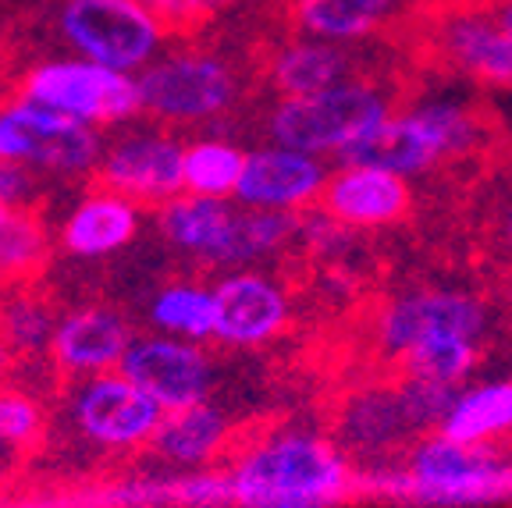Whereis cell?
Listing matches in <instances>:
<instances>
[{"label": "cell", "instance_id": "6da1fadb", "mask_svg": "<svg viewBox=\"0 0 512 508\" xmlns=\"http://www.w3.org/2000/svg\"><path fill=\"white\" fill-rule=\"evenodd\" d=\"M235 508H331L352 484L345 452L317 434H278L232 466Z\"/></svg>", "mask_w": 512, "mask_h": 508}, {"label": "cell", "instance_id": "7a4b0ae2", "mask_svg": "<svg viewBox=\"0 0 512 508\" xmlns=\"http://www.w3.org/2000/svg\"><path fill=\"white\" fill-rule=\"evenodd\" d=\"M360 480L367 491L416 508H477L512 498V462L445 434L416 441L402 469H377Z\"/></svg>", "mask_w": 512, "mask_h": 508}, {"label": "cell", "instance_id": "3957f363", "mask_svg": "<svg viewBox=\"0 0 512 508\" xmlns=\"http://www.w3.org/2000/svg\"><path fill=\"white\" fill-rule=\"evenodd\" d=\"M480 143V121L459 96H424L402 114H388L360 143L342 153V164H367L413 178L448 157H463Z\"/></svg>", "mask_w": 512, "mask_h": 508}, {"label": "cell", "instance_id": "277c9868", "mask_svg": "<svg viewBox=\"0 0 512 508\" xmlns=\"http://www.w3.org/2000/svg\"><path fill=\"white\" fill-rule=\"evenodd\" d=\"M392 114L384 89L367 79H349L313 96L278 100L267 118L274 146L310 153V157H342L352 143H360L374 125Z\"/></svg>", "mask_w": 512, "mask_h": 508}, {"label": "cell", "instance_id": "5b68a950", "mask_svg": "<svg viewBox=\"0 0 512 508\" xmlns=\"http://www.w3.org/2000/svg\"><path fill=\"white\" fill-rule=\"evenodd\" d=\"M57 29L82 61L125 75L143 72L168 32L143 0H64Z\"/></svg>", "mask_w": 512, "mask_h": 508}, {"label": "cell", "instance_id": "8992f818", "mask_svg": "<svg viewBox=\"0 0 512 508\" xmlns=\"http://www.w3.org/2000/svg\"><path fill=\"white\" fill-rule=\"evenodd\" d=\"M136 86L139 111L164 125H200L224 114L239 96L232 64L200 50L153 57L136 75Z\"/></svg>", "mask_w": 512, "mask_h": 508}, {"label": "cell", "instance_id": "52a82bcc", "mask_svg": "<svg viewBox=\"0 0 512 508\" xmlns=\"http://www.w3.org/2000/svg\"><path fill=\"white\" fill-rule=\"evenodd\" d=\"M25 100L50 111L75 118L89 128L125 125L139 111V86L136 75L111 72L104 64L82 61V57H64V61L36 64L22 82Z\"/></svg>", "mask_w": 512, "mask_h": 508}, {"label": "cell", "instance_id": "ba28073f", "mask_svg": "<svg viewBox=\"0 0 512 508\" xmlns=\"http://www.w3.org/2000/svg\"><path fill=\"white\" fill-rule=\"evenodd\" d=\"M160 420L164 409L121 370L82 377L72 391V423L96 448L128 452L150 445Z\"/></svg>", "mask_w": 512, "mask_h": 508}, {"label": "cell", "instance_id": "9c48e42d", "mask_svg": "<svg viewBox=\"0 0 512 508\" xmlns=\"http://www.w3.org/2000/svg\"><path fill=\"white\" fill-rule=\"evenodd\" d=\"M488 327V306L470 292L452 288H424L392 299L377 313L374 334L388 356L399 359L402 352L434 338H470L477 342Z\"/></svg>", "mask_w": 512, "mask_h": 508}, {"label": "cell", "instance_id": "30bf717a", "mask_svg": "<svg viewBox=\"0 0 512 508\" xmlns=\"http://www.w3.org/2000/svg\"><path fill=\"white\" fill-rule=\"evenodd\" d=\"M182 157L185 146L175 135L157 128H132L121 132L111 146H104V157L96 164L100 185L132 203H153L164 207L175 196H182Z\"/></svg>", "mask_w": 512, "mask_h": 508}, {"label": "cell", "instance_id": "8fae6325", "mask_svg": "<svg viewBox=\"0 0 512 508\" xmlns=\"http://www.w3.org/2000/svg\"><path fill=\"white\" fill-rule=\"evenodd\" d=\"M121 374L139 384L164 413L207 402L214 391V359L207 349L168 334L136 338L121 359Z\"/></svg>", "mask_w": 512, "mask_h": 508}, {"label": "cell", "instance_id": "7c38bea8", "mask_svg": "<svg viewBox=\"0 0 512 508\" xmlns=\"http://www.w3.org/2000/svg\"><path fill=\"white\" fill-rule=\"evenodd\" d=\"M288 320L292 295L264 270H228L214 285V342L228 349H256L274 342Z\"/></svg>", "mask_w": 512, "mask_h": 508}, {"label": "cell", "instance_id": "4fadbf2b", "mask_svg": "<svg viewBox=\"0 0 512 508\" xmlns=\"http://www.w3.org/2000/svg\"><path fill=\"white\" fill-rule=\"evenodd\" d=\"M0 114L22 132L32 171L57 178H79L96 171V164L104 157V139H100L96 128L82 125L75 118H64V114L50 111V107L32 104L25 96H15Z\"/></svg>", "mask_w": 512, "mask_h": 508}, {"label": "cell", "instance_id": "5bb4252c", "mask_svg": "<svg viewBox=\"0 0 512 508\" xmlns=\"http://www.w3.org/2000/svg\"><path fill=\"white\" fill-rule=\"evenodd\" d=\"M328 182V167L320 157L288 150V146H260L246 153L235 203L271 214H303L317 203Z\"/></svg>", "mask_w": 512, "mask_h": 508}, {"label": "cell", "instance_id": "9a60e30c", "mask_svg": "<svg viewBox=\"0 0 512 508\" xmlns=\"http://www.w3.org/2000/svg\"><path fill=\"white\" fill-rule=\"evenodd\" d=\"M424 427L416 423L399 384H370L352 391L338 409L335 445L363 459H384L413 445Z\"/></svg>", "mask_w": 512, "mask_h": 508}, {"label": "cell", "instance_id": "2e32d148", "mask_svg": "<svg viewBox=\"0 0 512 508\" xmlns=\"http://www.w3.org/2000/svg\"><path fill=\"white\" fill-rule=\"evenodd\" d=\"M320 203H324V214L335 217L342 228L377 231L392 228L409 214L413 189H409V178L381 171V167L342 164L324 182Z\"/></svg>", "mask_w": 512, "mask_h": 508}, {"label": "cell", "instance_id": "e0dca14e", "mask_svg": "<svg viewBox=\"0 0 512 508\" xmlns=\"http://www.w3.org/2000/svg\"><path fill=\"white\" fill-rule=\"evenodd\" d=\"M132 342L136 338L114 310L82 306V310L57 317V331L47 356L61 366L64 374L96 377L121 370V359L132 349Z\"/></svg>", "mask_w": 512, "mask_h": 508}, {"label": "cell", "instance_id": "ac0fdd59", "mask_svg": "<svg viewBox=\"0 0 512 508\" xmlns=\"http://www.w3.org/2000/svg\"><path fill=\"white\" fill-rule=\"evenodd\" d=\"M438 47L466 79L498 93L512 89V36L495 11H456L438 29Z\"/></svg>", "mask_w": 512, "mask_h": 508}, {"label": "cell", "instance_id": "d6986e66", "mask_svg": "<svg viewBox=\"0 0 512 508\" xmlns=\"http://www.w3.org/2000/svg\"><path fill=\"white\" fill-rule=\"evenodd\" d=\"M139 231V207L111 189L82 196L61 224V246L75 260H104L125 249Z\"/></svg>", "mask_w": 512, "mask_h": 508}, {"label": "cell", "instance_id": "ffe728a7", "mask_svg": "<svg viewBox=\"0 0 512 508\" xmlns=\"http://www.w3.org/2000/svg\"><path fill=\"white\" fill-rule=\"evenodd\" d=\"M100 501L107 508H235V487L228 473L178 469L168 477L121 480Z\"/></svg>", "mask_w": 512, "mask_h": 508}, {"label": "cell", "instance_id": "44dd1931", "mask_svg": "<svg viewBox=\"0 0 512 508\" xmlns=\"http://www.w3.org/2000/svg\"><path fill=\"white\" fill-rule=\"evenodd\" d=\"M232 199H207V196H175L171 203L157 207V224L160 235L171 242L182 253L196 256L203 263H221L224 242H228V231L235 221Z\"/></svg>", "mask_w": 512, "mask_h": 508}, {"label": "cell", "instance_id": "7402d4cb", "mask_svg": "<svg viewBox=\"0 0 512 508\" xmlns=\"http://www.w3.org/2000/svg\"><path fill=\"white\" fill-rule=\"evenodd\" d=\"M228 437H232L228 416L217 405L200 402L178 409V413H164L150 448L160 462H168L175 469H203L224 452Z\"/></svg>", "mask_w": 512, "mask_h": 508}, {"label": "cell", "instance_id": "603a6c76", "mask_svg": "<svg viewBox=\"0 0 512 508\" xmlns=\"http://www.w3.org/2000/svg\"><path fill=\"white\" fill-rule=\"evenodd\" d=\"M349 72V50L342 43L313 40V36L285 43L271 57V86L281 93V100L324 93V89L338 86V82H349Z\"/></svg>", "mask_w": 512, "mask_h": 508}, {"label": "cell", "instance_id": "cb8c5ba5", "mask_svg": "<svg viewBox=\"0 0 512 508\" xmlns=\"http://www.w3.org/2000/svg\"><path fill=\"white\" fill-rule=\"evenodd\" d=\"M438 434L477 448H488L491 441L512 434V381H488L463 388L441 420Z\"/></svg>", "mask_w": 512, "mask_h": 508}, {"label": "cell", "instance_id": "d4e9b609", "mask_svg": "<svg viewBox=\"0 0 512 508\" xmlns=\"http://www.w3.org/2000/svg\"><path fill=\"white\" fill-rule=\"evenodd\" d=\"M395 4L399 0H292V15L306 36L345 47L381 29Z\"/></svg>", "mask_w": 512, "mask_h": 508}, {"label": "cell", "instance_id": "484cf974", "mask_svg": "<svg viewBox=\"0 0 512 508\" xmlns=\"http://www.w3.org/2000/svg\"><path fill=\"white\" fill-rule=\"evenodd\" d=\"M150 324L157 334L182 342H210L214 338V288L200 281H171L150 299Z\"/></svg>", "mask_w": 512, "mask_h": 508}, {"label": "cell", "instance_id": "4316f807", "mask_svg": "<svg viewBox=\"0 0 512 508\" xmlns=\"http://www.w3.org/2000/svg\"><path fill=\"white\" fill-rule=\"evenodd\" d=\"M246 153L228 139H196L182 157V192L207 199H235Z\"/></svg>", "mask_w": 512, "mask_h": 508}, {"label": "cell", "instance_id": "83f0119b", "mask_svg": "<svg viewBox=\"0 0 512 508\" xmlns=\"http://www.w3.org/2000/svg\"><path fill=\"white\" fill-rule=\"evenodd\" d=\"M473 366H477V342L470 338H434L399 356L402 377L441 388H459L473 374Z\"/></svg>", "mask_w": 512, "mask_h": 508}, {"label": "cell", "instance_id": "f1b7e54d", "mask_svg": "<svg viewBox=\"0 0 512 508\" xmlns=\"http://www.w3.org/2000/svg\"><path fill=\"white\" fill-rule=\"evenodd\" d=\"M54 331L57 317L40 295L15 292L11 299L0 302V338L11 352H22V356L50 352Z\"/></svg>", "mask_w": 512, "mask_h": 508}, {"label": "cell", "instance_id": "f546056e", "mask_svg": "<svg viewBox=\"0 0 512 508\" xmlns=\"http://www.w3.org/2000/svg\"><path fill=\"white\" fill-rule=\"evenodd\" d=\"M47 256V231L29 210L0 203V281H22Z\"/></svg>", "mask_w": 512, "mask_h": 508}, {"label": "cell", "instance_id": "4dcf8cb0", "mask_svg": "<svg viewBox=\"0 0 512 508\" xmlns=\"http://www.w3.org/2000/svg\"><path fill=\"white\" fill-rule=\"evenodd\" d=\"M43 427V413L36 398L18 388H0V445L25 448L36 441Z\"/></svg>", "mask_w": 512, "mask_h": 508}, {"label": "cell", "instance_id": "1f68e13d", "mask_svg": "<svg viewBox=\"0 0 512 508\" xmlns=\"http://www.w3.org/2000/svg\"><path fill=\"white\" fill-rule=\"evenodd\" d=\"M349 228L328 217L324 210L320 214H299L296 242H303V249L310 256H342V249L349 246Z\"/></svg>", "mask_w": 512, "mask_h": 508}, {"label": "cell", "instance_id": "d6a6232c", "mask_svg": "<svg viewBox=\"0 0 512 508\" xmlns=\"http://www.w3.org/2000/svg\"><path fill=\"white\" fill-rule=\"evenodd\" d=\"M143 4L157 15L164 29H192V25L214 18L217 11H224L235 0H143Z\"/></svg>", "mask_w": 512, "mask_h": 508}, {"label": "cell", "instance_id": "836d02e7", "mask_svg": "<svg viewBox=\"0 0 512 508\" xmlns=\"http://www.w3.org/2000/svg\"><path fill=\"white\" fill-rule=\"evenodd\" d=\"M40 182L36 171L22 160H0V203L4 207H22L29 210V199L36 196Z\"/></svg>", "mask_w": 512, "mask_h": 508}, {"label": "cell", "instance_id": "e575fe53", "mask_svg": "<svg viewBox=\"0 0 512 508\" xmlns=\"http://www.w3.org/2000/svg\"><path fill=\"white\" fill-rule=\"evenodd\" d=\"M0 160H22V164H29V150H25L22 132L4 114H0Z\"/></svg>", "mask_w": 512, "mask_h": 508}, {"label": "cell", "instance_id": "d590c367", "mask_svg": "<svg viewBox=\"0 0 512 508\" xmlns=\"http://www.w3.org/2000/svg\"><path fill=\"white\" fill-rule=\"evenodd\" d=\"M495 18H498V25H502V29L512 36V0H509V4H498Z\"/></svg>", "mask_w": 512, "mask_h": 508}, {"label": "cell", "instance_id": "8d00e7d4", "mask_svg": "<svg viewBox=\"0 0 512 508\" xmlns=\"http://www.w3.org/2000/svg\"><path fill=\"white\" fill-rule=\"evenodd\" d=\"M11 359H15V352H11L8 345H4V338H0V377L11 370Z\"/></svg>", "mask_w": 512, "mask_h": 508}, {"label": "cell", "instance_id": "74e56055", "mask_svg": "<svg viewBox=\"0 0 512 508\" xmlns=\"http://www.w3.org/2000/svg\"><path fill=\"white\" fill-rule=\"evenodd\" d=\"M502 228H505V239H509V246H512V207H509V214H505V224H502Z\"/></svg>", "mask_w": 512, "mask_h": 508}, {"label": "cell", "instance_id": "f35d334b", "mask_svg": "<svg viewBox=\"0 0 512 508\" xmlns=\"http://www.w3.org/2000/svg\"><path fill=\"white\" fill-rule=\"evenodd\" d=\"M505 104H509V107H512V89H509V93H505Z\"/></svg>", "mask_w": 512, "mask_h": 508}, {"label": "cell", "instance_id": "ab89813d", "mask_svg": "<svg viewBox=\"0 0 512 508\" xmlns=\"http://www.w3.org/2000/svg\"><path fill=\"white\" fill-rule=\"evenodd\" d=\"M509 295H512V278H509Z\"/></svg>", "mask_w": 512, "mask_h": 508}, {"label": "cell", "instance_id": "60d3db41", "mask_svg": "<svg viewBox=\"0 0 512 508\" xmlns=\"http://www.w3.org/2000/svg\"><path fill=\"white\" fill-rule=\"evenodd\" d=\"M498 4H509V0H498Z\"/></svg>", "mask_w": 512, "mask_h": 508}]
</instances>
